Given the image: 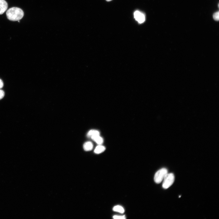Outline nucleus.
I'll use <instances>...</instances> for the list:
<instances>
[{
    "instance_id": "f257e3e1",
    "label": "nucleus",
    "mask_w": 219,
    "mask_h": 219,
    "mask_svg": "<svg viewBox=\"0 0 219 219\" xmlns=\"http://www.w3.org/2000/svg\"><path fill=\"white\" fill-rule=\"evenodd\" d=\"M23 11L21 8L13 7L8 9L6 12L7 17L9 20L17 21L22 19L24 16Z\"/></svg>"
},
{
    "instance_id": "f03ea898",
    "label": "nucleus",
    "mask_w": 219,
    "mask_h": 219,
    "mask_svg": "<svg viewBox=\"0 0 219 219\" xmlns=\"http://www.w3.org/2000/svg\"><path fill=\"white\" fill-rule=\"evenodd\" d=\"M168 174L167 169L163 168L157 171L155 174L154 177V180L157 184L160 183Z\"/></svg>"
},
{
    "instance_id": "7ed1b4c3",
    "label": "nucleus",
    "mask_w": 219,
    "mask_h": 219,
    "mask_svg": "<svg viewBox=\"0 0 219 219\" xmlns=\"http://www.w3.org/2000/svg\"><path fill=\"white\" fill-rule=\"evenodd\" d=\"M164 180L163 187L165 189H167L170 187L174 183L175 180L174 175L173 173H168Z\"/></svg>"
},
{
    "instance_id": "20e7f679",
    "label": "nucleus",
    "mask_w": 219,
    "mask_h": 219,
    "mask_svg": "<svg viewBox=\"0 0 219 219\" xmlns=\"http://www.w3.org/2000/svg\"><path fill=\"white\" fill-rule=\"evenodd\" d=\"M134 17L136 20L139 23L142 24L145 21V16L144 14L139 11H136L134 13Z\"/></svg>"
},
{
    "instance_id": "39448f33",
    "label": "nucleus",
    "mask_w": 219,
    "mask_h": 219,
    "mask_svg": "<svg viewBox=\"0 0 219 219\" xmlns=\"http://www.w3.org/2000/svg\"><path fill=\"white\" fill-rule=\"evenodd\" d=\"M8 4L5 0H0V15L3 14L7 10Z\"/></svg>"
},
{
    "instance_id": "423d86ee",
    "label": "nucleus",
    "mask_w": 219,
    "mask_h": 219,
    "mask_svg": "<svg viewBox=\"0 0 219 219\" xmlns=\"http://www.w3.org/2000/svg\"><path fill=\"white\" fill-rule=\"evenodd\" d=\"M91 138L93 140L99 145H102L103 143V139L99 135L93 136Z\"/></svg>"
},
{
    "instance_id": "0eeeda50",
    "label": "nucleus",
    "mask_w": 219,
    "mask_h": 219,
    "mask_svg": "<svg viewBox=\"0 0 219 219\" xmlns=\"http://www.w3.org/2000/svg\"><path fill=\"white\" fill-rule=\"evenodd\" d=\"M93 146L92 143L90 142L85 143L84 145V148L85 151H89L92 150Z\"/></svg>"
},
{
    "instance_id": "6e6552de",
    "label": "nucleus",
    "mask_w": 219,
    "mask_h": 219,
    "mask_svg": "<svg viewBox=\"0 0 219 219\" xmlns=\"http://www.w3.org/2000/svg\"><path fill=\"white\" fill-rule=\"evenodd\" d=\"M105 150V148L102 145H99L95 148L94 151L96 154H99L104 152Z\"/></svg>"
},
{
    "instance_id": "1a4fd4ad",
    "label": "nucleus",
    "mask_w": 219,
    "mask_h": 219,
    "mask_svg": "<svg viewBox=\"0 0 219 219\" xmlns=\"http://www.w3.org/2000/svg\"><path fill=\"white\" fill-rule=\"evenodd\" d=\"M113 210L116 212H118L123 214L125 212V210L123 207L120 205H117L114 207Z\"/></svg>"
},
{
    "instance_id": "9d476101",
    "label": "nucleus",
    "mask_w": 219,
    "mask_h": 219,
    "mask_svg": "<svg viewBox=\"0 0 219 219\" xmlns=\"http://www.w3.org/2000/svg\"><path fill=\"white\" fill-rule=\"evenodd\" d=\"M99 135V132L97 130H90L87 134L88 136L91 137L95 135Z\"/></svg>"
},
{
    "instance_id": "9b49d317",
    "label": "nucleus",
    "mask_w": 219,
    "mask_h": 219,
    "mask_svg": "<svg viewBox=\"0 0 219 219\" xmlns=\"http://www.w3.org/2000/svg\"><path fill=\"white\" fill-rule=\"evenodd\" d=\"M113 218L115 219H125L126 218L125 215L119 216L114 215L113 216Z\"/></svg>"
},
{
    "instance_id": "f8f14e48",
    "label": "nucleus",
    "mask_w": 219,
    "mask_h": 219,
    "mask_svg": "<svg viewBox=\"0 0 219 219\" xmlns=\"http://www.w3.org/2000/svg\"><path fill=\"white\" fill-rule=\"evenodd\" d=\"M219 12H218L214 13L213 15V17L215 20L218 21L219 20Z\"/></svg>"
},
{
    "instance_id": "ddd939ff",
    "label": "nucleus",
    "mask_w": 219,
    "mask_h": 219,
    "mask_svg": "<svg viewBox=\"0 0 219 219\" xmlns=\"http://www.w3.org/2000/svg\"><path fill=\"white\" fill-rule=\"evenodd\" d=\"M5 95V93L4 91L0 89V99H1L3 98Z\"/></svg>"
},
{
    "instance_id": "4468645a",
    "label": "nucleus",
    "mask_w": 219,
    "mask_h": 219,
    "mask_svg": "<svg viewBox=\"0 0 219 219\" xmlns=\"http://www.w3.org/2000/svg\"><path fill=\"white\" fill-rule=\"evenodd\" d=\"M4 83L1 79H0V89L3 87L4 86Z\"/></svg>"
},
{
    "instance_id": "2eb2a0df",
    "label": "nucleus",
    "mask_w": 219,
    "mask_h": 219,
    "mask_svg": "<svg viewBox=\"0 0 219 219\" xmlns=\"http://www.w3.org/2000/svg\"><path fill=\"white\" fill-rule=\"evenodd\" d=\"M106 1H108L109 2V1H112V0H106Z\"/></svg>"
}]
</instances>
